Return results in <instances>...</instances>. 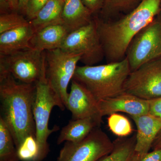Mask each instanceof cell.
Listing matches in <instances>:
<instances>
[{
    "label": "cell",
    "instance_id": "obj_6",
    "mask_svg": "<svg viewBox=\"0 0 161 161\" xmlns=\"http://www.w3.org/2000/svg\"><path fill=\"white\" fill-rule=\"evenodd\" d=\"M45 54L47 80L65 106L69 95L68 87L81 60V55L61 48L47 51Z\"/></svg>",
    "mask_w": 161,
    "mask_h": 161
},
{
    "label": "cell",
    "instance_id": "obj_16",
    "mask_svg": "<svg viewBox=\"0 0 161 161\" xmlns=\"http://www.w3.org/2000/svg\"><path fill=\"white\" fill-rule=\"evenodd\" d=\"M81 0H64L62 19L70 32L86 26L94 17Z\"/></svg>",
    "mask_w": 161,
    "mask_h": 161
},
{
    "label": "cell",
    "instance_id": "obj_8",
    "mask_svg": "<svg viewBox=\"0 0 161 161\" xmlns=\"http://www.w3.org/2000/svg\"><path fill=\"white\" fill-rule=\"evenodd\" d=\"M60 48L81 55L80 61L84 65H96L102 61L104 53L95 17L89 24L70 32Z\"/></svg>",
    "mask_w": 161,
    "mask_h": 161
},
{
    "label": "cell",
    "instance_id": "obj_25",
    "mask_svg": "<svg viewBox=\"0 0 161 161\" xmlns=\"http://www.w3.org/2000/svg\"><path fill=\"white\" fill-rule=\"evenodd\" d=\"M49 0H28L24 14L26 19L30 21L34 19L39 12Z\"/></svg>",
    "mask_w": 161,
    "mask_h": 161
},
{
    "label": "cell",
    "instance_id": "obj_23",
    "mask_svg": "<svg viewBox=\"0 0 161 161\" xmlns=\"http://www.w3.org/2000/svg\"><path fill=\"white\" fill-rule=\"evenodd\" d=\"M20 160L37 161L39 154V148L36 137L29 136L25 139L17 149Z\"/></svg>",
    "mask_w": 161,
    "mask_h": 161
},
{
    "label": "cell",
    "instance_id": "obj_22",
    "mask_svg": "<svg viewBox=\"0 0 161 161\" xmlns=\"http://www.w3.org/2000/svg\"><path fill=\"white\" fill-rule=\"evenodd\" d=\"M108 125L110 131L118 137H127L133 132V128L129 119L119 113H112L108 115Z\"/></svg>",
    "mask_w": 161,
    "mask_h": 161
},
{
    "label": "cell",
    "instance_id": "obj_10",
    "mask_svg": "<svg viewBox=\"0 0 161 161\" xmlns=\"http://www.w3.org/2000/svg\"><path fill=\"white\" fill-rule=\"evenodd\" d=\"M124 91L145 100L161 97V57L131 72Z\"/></svg>",
    "mask_w": 161,
    "mask_h": 161
},
{
    "label": "cell",
    "instance_id": "obj_21",
    "mask_svg": "<svg viewBox=\"0 0 161 161\" xmlns=\"http://www.w3.org/2000/svg\"><path fill=\"white\" fill-rule=\"evenodd\" d=\"M142 0H104L100 12V19H112L121 14H125L135 9Z\"/></svg>",
    "mask_w": 161,
    "mask_h": 161
},
{
    "label": "cell",
    "instance_id": "obj_13",
    "mask_svg": "<svg viewBox=\"0 0 161 161\" xmlns=\"http://www.w3.org/2000/svg\"><path fill=\"white\" fill-rule=\"evenodd\" d=\"M130 117L137 129L134 154L141 157L152 149L156 136L161 130V118L149 113Z\"/></svg>",
    "mask_w": 161,
    "mask_h": 161
},
{
    "label": "cell",
    "instance_id": "obj_14",
    "mask_svg": "<svg viewBox=\"0 0 161 161\" xmlns=\"http://www.w3.org/2000/svg\"><path fill=\"white\" fill-rule=\"evenodd\" d=\"M35 31L30 23L0 34V55H8L31 48V41Z\"/></svg>",
    "mask_w": 161,
    "mask_h": 161
},
{
    "label": "cell",
    "instance_id": "obj_28",
    "mask_svg": "<svg viewBox=\"0 0 161 161\" xmlns=\"http://www.w3.org/2000/svg\"><path fill=\"white\" fill-rule=\"evenodd\" d=\"M92 14L95 15L100 12L103 7L104 0H81Z\"/></svg>",
    "mask_w": 161,
    "mask_h": 161
},
{
    "label": "cell",
    "instance_id": "obj_9",
    "mask_svg": "<svg viewBox=\"0 0 161 161\" xmlns=\"http://www.w3.org/2000/svg\"><path fill=\"white\" fill-rule=\"evenodd\" d=\"M113 147V142L100 127H97L80 142H66L58 161H97L111 152Z\"/></svg>",
    "mask_w": 161,
    "mask_h": 161
},
{
    "label": "cell",
    "instance_id": "obj_19",
    "mask_svg": "<svg viewBox=\"0 0 161 161\" xmlns=\"http://www.w3.org/2000/svg\"><path fill=\"white\" fill-rule=\"evenodd\" d=\"M136 135L118 137L113 141L111 152L97 161H130L135 152Z\"/></svg>",
    "mask_w": 161,
    "mask_h": 161
},
{
    "label": "cell",
    "instance_id": "obj_29",
    "mask_svg": "<svg viewBox=\"0 0 161 161\" xmlns=\"http://www.w3.org/2000/svg\"><path fill=\"white\" fill-rule=\"evenodd\" d=\"M149 101V114L161 118V97Z\"/></svg>",
    "mask_w": 161,
    "mask_h": 161
},
{
    "label": "cell",
    "instance_id": "obj_18",
    "mask_svg": "<svg viewBox=\"0 0 161 161\" xmlns=\"http://www.w3.org/2000/svg\"><path fill=\"white\" fill-rule=\"evenodd\" d=\"M64 0H49L36 16L30 21L35 32L50 25L63 24L62 10Z\"/></svg>",
    "mask_w": 161,
    "mask_h": 161
},
{
    "label": "cell",
    "instance_id": "obj_5",
    "mask_svg": "<svg viewBox=\"0 0 161 161\" xmlns=\"http://www.w3.org/2000/svg\"><path fill=\"white\" fill-rule=\"evenodd\" d=\"M0 73L11 75L22 83L35 84L46 78V54L29 48L0 55Z\"/></svg>",
    "mask_w": 161,
    "mask_h": 161
},
{
    "label": "cell",
    "instance_id": "obj_32",
    "mask_svg": "<svg viewBox=\"0 0 161 161\" xmlns=\"http://www.w3.org/2000/svg\"><path fill=\"white\" fill-rule=\"evenodd\" d=\"M160 9H161V5H160Z\"/></svg>",
    "mask_w": 161,
    "mask_h": 161
},
{
    "label": "cell",
    "instance_id": "obj_2",
    "mask_svg": "<svg viewBox=\"0 0 161 161\" xmlns=\"http://www.w3.org/2000/svg\"><path fill=\"white\" fill-rule=\"evenodd\" d=\"M36 83L18 82L10 74L0 73L1 117L11 132L17 150L27 137H36Z\"/></svg>",
    "mask_w": 161,
    "mask_h": 161
},
{
    "label": "cell",
    "instance_id": "obj_20",
    "mask_svg": "<svg viewBox=\"0 0 161 161\" xmlns=\"http://www.w3.org/2000/svg\"><path fill=\"white\" fill-rule=\"evenodd\" d=\"M20 160L11 132L0 117V161Z\"/></svg>",
    "mask_w": 161,
    "mask_h": 161
},
{
    "label": "cell",
    "instance_id": "obj_30",
    "mask_svg": "<svg viewBox=\"0 0 161 161\" xmlns=\"http://www.w3.org/2000/svg\"><path fill=\"white\" fill-rule=\"evenodd\" d=\"M161 148V130L156 136L155 140L153 143L152 149L153 150Z\"/></svg>",
    "mask_w": 161,
    "mask_h": 161
},
{
    "label": "cell",
    "instance_id": "obj_26",
    "mask_svg": "<svg viewBox=\"0 0 161 161\" xmlns=\"http://www.w3.org/2000/svg\"><path fill=\"white\" fill-rule=\"evenodd\" d=\"M130 161H161V148L153 150L141 157L133 154Z\"/></svg>",
    "mask_w": 161,
    "mask_h": 161
},
{
    "label": "cell",
    "instance_id": "obj_11",
    "mask_svg": "<svg viewBox=\"0 0 161 161\" xmlns=\"http://www.w3.org/2000/svg\"><path fill=\"white\" fill-rule=\"evenodd\" d=\"M65 107L71 112L73 119L89 118L100 124L103 122L98 102L86 88L74 79Z\"/></svg>",
    "mask_w": 161,
    "mask_h": 161
},
{
    "label": "cell",
    "instance_id": "obj_17",
    "mask_svg": "<svg viewBox=\"0 0 161 161\" xmlns=\"http://www.w3.org/2000/svg\"><path fill=\"white\" fill-rule=\"evenodd\" d=\"M101 124L92 119H73L62 128L58 136L57 143L64 142H78L86 138L91 132Z\"/></svg>",
    "mask_w": 161,
    "mask_h": 161
},
{
    "label": "cell",
    "instance_id": "obj_7",
    "mask_svg": "<svg viewBox=\"0 0 161 161\" xmlns=\"http://www.w3.org/2000/svg\"><path fill=\"white\" fill-rule=\"evenodd\" d=\"M161 57V12L139 32L130 42L125 58L131 72Z\"/></svg>",
    "mask_w": 161,
    "mask_h": 161
},
{
    "label": "cell",
    "instance_id": "obj_31",
    "mask_svg": "<svg viewBox=\"0 0 161 161\" xmlns=\"http://www.w3.org/2000/svg\"><path fill=\"white\" fill-rule=\"evenodd\" d=\"M27 1L28 0H19V11L23 13V14Z\"/></svg>",
    "mask_w": 161,
    "mask_h": 161
},
{
    "label": "cell",
    "instance_id": "obj_3",
    "mask_svg": "<svg viewBox=\"0 0 161 161\" xmlns=\"http://www.w3.org/2000/svg\"><path fill=\"white\" fill-rule=\"evenodd\" d=\"M131 72L125 58L106 64L78 66L72 79L86 88L99 102L124 93L125 83Z\"/></svg>",
    "mask_w": 161,
    "mask_h": 161
},
{
    "label": "cell",
    "instance_id": "obj_1",
    "mask_svg": "<svg viewBox=\"0 0 161 161\" xmlns=\"http://www.w3.org/2000/svg\"><path fill=\"white\" fill-rule=\"evenodd\" d=\"M161 0H142L136 7L116 19L95 17L107 63L125 58L132 39L160 12Z\"/></svg>",
    "mask_w": 161,
    "mask_h": 161
},
{
    "label": "cell",
    "instance_id": "obj_4",
    "mask_svg": "<svg viewBox=\"0 0 161 161\" xmlns=\"http://www.w3.org/2000/svg\"><path fill=\"white\" fill-rule=\"evenodd\" d=\"M36 94L33 106V115L36 128V139L39 148L37 160L40 161L46 157L49 151L47 140L52 133L59 130L55 126L48 128L50 116L54 107H58L64 111L65 107L59 96L54 92L46 78L36 83Z\"/></svg>",
    "mask_w": 161,
    "mask_h": 161
},
{
    "label": "cell",
    "instance_id": "obj_27",
    "mask_svg": "<svg viewBox=\"0 0 161 161\" xmlns=\"http://www.w3.org/2000/svg\"><path fill=\"white\" fill-rule=\"evenodd\" d=\"M19 0H1V14L19 11Z\"/></svg>",
    "mask_w": 161,
    "mask_h": 161
},
{
    "label": "cell",
    "instance_id": "obj_12",
    "mask_svg": "<svg viewBox=\"0 0 161 161\" xmlns=\"http://www.w3.org/2000/svg\"><path fill=\"white\" fill-rule=\"evenodd\" d=\"M102 116L122 112L130 116L149 113V101L124 92L120 95L98 102Z\"/></svg>",
    "mask_w": 161,
    "mask_h": 161
},
{
    "label": "cell",
    "instance_id": "obj_24",
    "mask_svg": "<svg viewBox=\"0 0 161 161\" xmlns=\"http://www.w3.org/2000/svg\"><path fill=\"white\" fill-rule=\"evenodd\" d=\"M30 22L26 18L15 12L1 14L0 16V34L25 26Z\"/></svg>",
    "mask_w": 161,
    "mask_h": 161
},
{
    "label": "cell",
    "instance_id": "obj_15",
    "mask_svg": "<svg viewBox=\"0 0 161 161\" xmlns=\"http://www.w3.org/2000/svg\"><path fill=\"white\" fill-rule=\"evenodd\" d=\"M69 33L63 24L46 26L35 32L31 46L32 48L42 52L60 48Z\"/></svg>",
    "mask_w": 161,
    "mask_h": 161
}]
</instances>
